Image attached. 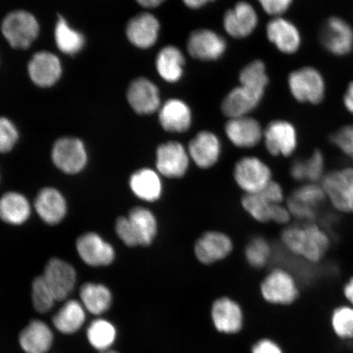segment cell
<instances>
[{"label":"cell","mask_w":353,"mask_h":353,"mask_svg":"<svg viewBox=\"0 0 353 353\" xmlns=\"http://www.w3.org/2000/svg\"><path fill=\"white\" fill-rule=\"evenodd\" d=\"M290 198L308 208L316 210L317 205H319L326 196L323 188L320 185L309 183L295 190Z\"/></svg>","instance_id":"40"},{"label":"cell","mask_w":353,"mask_h":353,"mask_svg":"<svg viewBox=\"0 0 353 353\" xmlns=\"http://www.w3.org/2000/svg\"><path fill=\"white\" fill-rule=\"evenodd\" d=\"M86 319L85 308L76 299L69 300L52 319L55 328L63 334H72L81 330Z\"/></svg>","instance_id":"30"},{"label":"cell","mask_w":353,"mask_h":353,"mask_svg":"<svg viewBox=\"0 0 353 353\" xmlns=\"http://www.w3.org/2000/svg\"><path fill=\"white\" fill-rule=\"evenodd\" d=\"M305 178L309 183H316L324 178L325 159L319 150H316L311 157L303 161Z\"/></svg>","instance_id":"41"},{"label":"cell","mask_w":353,"mask_h":353,"mask_svg":"<svg viewBox=\"0 0 353 353\" xmlns=\"http://www.w3.org/2000/svg\"><path fill=\"white\" fill-rule=\"evenodd\" d=\"M329 321L331 331L339 341H353V307L348 304L335 307Z\"/></svg>","instance_id":"33"},{"label":"cell","mask_w":353,"mask_h":353,"mask_svg":"<svg viewBox=\"0 0 353 353\" xmlns=\"http://www.w3.org/2000/svg\"><path fill=\"white\" fill-rule=\"evenodd\" d=\"M132 230L135 232L139 246L148 247L152 244L158 235L159 224L157 216L144 206H136L129 211Z\"/></svg>","instance_id":"28"},{"label":"cell","mask_w":353,"mask_h":353,"mask_svg":"<svg viewBox=\"0 0 353 353\" xmlns=\"http://www.w3.org/2000/svg\"><path fill=\"white\" fill-rule=\"evenodd\" d=\"M251 353H284L282 347L270 339H260L251 350Z\"/></svg>","instance_id":"47"},{"label":"cell","mask_w":353,"mask_h":353,"mask_svg":"<svg viewBox=\"0 0 353 353\" xmlns=\"http://www.w3.org/2000/svg\"><path fill=\"white\" fill-rule=\"evenodd\" d=\"M330 139L353 162V123L342 127L331 136Z\"/></svg>","instance_id":"43"},{"label":"cell","mask_w":353,"mask_h":353,"mask_svg":"<svg viewBox=\"0 0 353 353\" xmlns=\"http://www.w3.org/2000/svg\"><path fill=\"white\" fill-rule=\"evenodd\" d=\"M79 295L83 306L92 314H103L112 306V294L103 284L88 282L81 286Z\"/></svg>","instance_id":"31"},{"label":"cell","mask_w":353,"mask_h":353,"mask_svg":"<svg viewBox=\"0 0 353 353\" xmlns=\"http://www.w3.org/2000/svg\"><path fill=\"white\" fill-rule=\"evenodd\" d=\"M183 1L188 8L196 10L214 0H183Z\"/></svg>","instance_id":"51"},{"label":"cell","mask_w":353,"mask_h":353,"mask_svg":"<svg viewBox=\"0 0 353 353\" xmlns=\"http://www.w3.org/2000/svg\"><path fill=\"white\" fill-rule=\"evenodd\" d=\"M131 192L139 200L154 203L160 200L164 192L162 176L156 169L142 168L130 176Z\"/></svg>","instance_id":"19"},{"label":"cell","mask_w":353,"mask_h":353,"mask_svg":"<svg viewBox=\"0 0 353 353\" xmlns=\"http://www.w3.org/2000/svg\"><path fill=\"white\" fill-rule=\"evenodd\" d=\"M19 137L16 126L7 118L0 117V153L12 151Z\"/></svg>","instance_id":"42"},{"label":"cell","mask_w":353,"mask_h":353,"mask_svg":"<svg viewBox=\"0 0 353 353\" xmlns=\"http://www.w3.org/2000/svg\"><path fill=\"white\" fill-rule=\"evenodd\" d=\"M225 134L229 141L239 148H254L263 139L260 123L247 116L229 119L225 125Z\"/></svg>","instance_id":"16"},{"label":"cell","mask_w":353,"mask_h":353,"mask_svg":"<svg viewBox=\"0 0 353 353\" xmlns=\"http://www.w3.org/2000/svg\"><path fill=\"white\" fill-rule=\"evenodd\" d=\"M42 276L57 301H63L69 296L77 280L76 269L59 258H52L47 263Z\"/></svg>","instance_id":"11"},{"label":"cell","mask_w":353,"mask_h":353,"mask_svg":"<svg viewBox=\"0 0 353 353\" xmlns=\"http://www.w3.org/2000/svg\"><path fill=\"white\" fill-rule=\"evenodd\" d=\"M260 193L272 204H283L285 200L284 190L281 185L275 180H272Z\"/></svg>","instance_id":"46"},{"label":"cell","mask_w":353,"mask_h":353,"mask_svg":"<svg viewBox=\"0 0 353 353\" xmlns=\"http://www.w3.org/2000/svg\"><path fill=\"white\" fill-rule=\"evenodd\" d=\"M233 179L244 194H255L272 182V171L257 157H243L234 165Z\"/></svg>","instance_id":"2"},{"label":"cell","mask_w":353,"mask_h":353,"mask_svg":"<svg viewBox=\"0 0 353 353\" xmlns=\"http://www.w3.org/2000/svg\"><path fill=\"white\" fill-rule=\"evenodd\" d=\"M259 2L268 14L277 17L289 10L293 0H259Z\"/></svg>","instance_id":"45"},{"label":"cell","mask_w":353,"mask_h":353,"mask_svg":"<svg viewBox=\"0 0 353 353\" xmlns=\"http://www.w3.org/2000/svg\"><path fill=\"white\" fill-rule=\"evenodd\" d=\"M188 152L192 163L201 170H210L218 164L222 144L219 137L210 131H201L190 141Z\"/></svg>","instance_id":"14"},{"label":"cell","mask_w":353,"mask_h":353,"mask_svg":"<svg viewBox=\"0 0 353 353\" xmlns=\"http://www.w3.org/2000/svg\"><path fill=\"white\" fill-rule=\"evenodd\" d=\"M192 112L182 100L170 99L162 105L159 121L163 129L174 134L187 132L192 125Z\"/></svg>","instance_id":"25"},{"label":"cell","mask_w":353,"mask_h":353,"mask_svg":"<svg viewBox=\"0 0 353 353\" xmlns=\"http://www.w3.org/2000/svg\"><path fill=\"white\" fill-rule=\"evenodd\" d=\"M127 99L131 108L140 114H152L161 107L158 88L145 78H139L131 83Z\"/></svg>","instance_id":"20"},{"label":"cell","mask_w":353,"mask_h":353,"mask_svg":"<svg viewBox=\"0 0 353 353\" xmlns=\"http://www.w3.org/2000/svg\"><path fill=\"white\" fill-rule=\"evenodd\" d=\"M52 160L57 169L66 174L81 173L88 163L85 145L77 138L60 139L52 148Z\"/></svg>","instance_id":"8"},{"label":"cell","mask_w":353,"mask_h":353,"mask_svg":"<svg viewBox=\"0 0 353 353\" xmlns=\"http://www.w3.org/2000/svg\"><path fill=\"white\" fill-rule=\"evenodd\" d=\"M267 35L269 41L286 54H295L301 44V37L296 26L280 17L269 21Z\"/></svg>","instance_id":"24"},{"label":"cell","mask_w":353,"mask_h":353,"mask_svg":"<svg viewBox=\"0 0 353 353\" xmlns=\"http://www.w3.org/2000/svg\"><path fill=\"white\" fill-rule=\"evenodd\" d=\"M1 30L12 47L26 50L37 38L39 26L32 14L19 10L10 13L3 19Z\"/></svg>","instance_id":"7"},{"label":"cell","mask_w":353,"mask_h":353,"mask_svg":"<svg viewBox=\"0 0 353 353\" xmlns=\"http://www.w3.org/2000/svg\"><path fill=\"white\" fill-rule=\"evenodd\" d=\"M343 294L348 305L353 307V276H352L350 279L346 282V284L344 285Z\"/></svg>","instance_id":"50"},{"label":"cell","mask_w":353,"mask_h":353,"mask_svg":"<svg viewBox=\"0 0 353 353\" xmlns=\"http://www.w3.org/2000/svg\"><path fill=\"white\" fill-rule=\"evenodd\" d=\"M281 242L290 252L311 263L320 262L330 245L327 233L314 223L285 228Z\"/></svg>","instance_id":"1"},{"label":"cell","mask_w":353,"mask_h":353,"mask_svg":"<svg viewBox=\"0 0 353 353\" xmlns=\"http://www.w3.org/2000/svg\"><path fill=\"white\" fill-rule=\"evenodd\" d=\"M234 244L228 234L208 231L202 234L194 245V254L199 262L206 266L223 261L232 253Z\"/></svg>","instance_id":"9"},{"label":"cell","mask_w":353,"mask_h":353,"mask_svg":"<svg viewBox=\"0 0 353 353\" xmlns=\"http://www.w3.org/2000/svg\"><path fill=\"white\" fill-rule=\"evenodd\" d=\"M117 329L108 320L97 319L92 322L87 330L88 341L95 350H109L117 339Z\"/></svg>","instance_id":"35"},{"label":"cell","mask_w":353,"mask_h":353,"mask_svg":"<svg viewBox=\"0 0 353 353\" xmlns=\"http://www.w3.org/2000/svg\"><path fill=\"white\" fill-rule=\"evenodd\" d=\"M76 245L79 258L88 266H108L116 258L114 247L96 232L82 234Z\"/></svg>","instance_id":"13"},{"label":"cell","mask_w":353,"mask_h":353,"mask_svg":"<svg viewBox=\"0 0 353 353\" xmlns=\"http://www.w3.org/2000/svg\"><path fill=\"white\" fill-rule=\"evenodd\" d=\"M160 22L151 13L143 12L132 17L127 25L126 34L134 46L149 48L157 41Z\"/></svg>","instance_id":"21"},{"label":"cell","mask_w":353,"mask_h":353,"mask_svg":"<svg viewBox=\"0 0 353 353\" xmlns=\"http://www.w3.org/2000/svg\"><path fill=\"white\" fill-rule=\"evenodd\" d=\"M34 209L43 223L54 226L65 219L68 213V203L59 190L44 188L35 198Z\"/></svg>","instance_id":"18"},{"label":"cell","mask_w":353,"mask_h":353,"mask_svg":"<svg viewBox=\"0 0 353 353\" xmlns=\"http://www.w3.org/2000/svg\"><path fill=\"white\" fill-rule=\"evenodd\" d=\"M241 85L263 95L268 83L266 68L262 61H254L243 68L240 74Z\"/></svg>","instance_id":"38"},{"label":"cell","mask_w":353,"mask_h":353,"mask_svg":"<svg viewBox=\"0 0 353 353\" xmlns=\"http://www.w3.org/2000/svg\"><path fill=\"white\" fill-rule=\"evenodd\" d=\"M136 1L138 2L141 6L145 8H156L161 6L163 2H165V0H136Z\"/></svg>","instance_id":"52"},{"label":"cell","mask_w":353,"mask_h":353,"mask_svg":"<svg viewBox=\"0 0 353 353\" xmlns=\"http://www.w3.org/2000/svg\"><path fill=\"white\" fill-rule=\"evenodd\" d=\"M55 41L57 48L65 54L73 55L85 46V37L81 33L70 28L63 17H59L55 28Z\"/></svg>","instance_id":"34"},{"label":"cell","mask_w":353,"mask_h":353,"mask_svg":"<svg viewBox=\"0 0 353 353\" xmlns=\"http://www.w3.org/2000/svg\"><path fill=\"white\" fill-rule=\"evenodd\" d=\"M32 214V205L28 199L17 192H8L0 198V219L3 222L20 226Z\"/></svg>","instance_id":"29"},{"label":"cell","mask_w":353,"mask_h":353,"mask_svg":"<svg viewBox=\"0 0 353 353\" xmlns=\"http://www.w3.org/2000/svg\"><path fill=\"white\" fill-rule=\"evenodd\" d=\"M211 319L216 330L223 334L240 332L244 313L240 304L229 297H221L212 304Z\"/></svg>","instance_id":"15"},{"label":"cell","mask_w":353,"mask_h":353,"mask_svg":"<svg viewBox=\"0 0 353 353\" xmlns=\"http://www.w3.org/2000/svg\"><path fill=\"white\" fill-rule=\"evenodd\" d=\"M263 94L245 86L234 88L224 99L222 110L228 118L247 116L254 109L263 99Z\"/></svg>","instance_id":"27"},{"label":"cell","mask_w":353,"mask_h":353,"mask_svg":"<svg viewBox=\"0 0 353 353\" xmlns=\"http://www.w3.org/2000/svg\"><path fill=\"white\" fill-rule=\"evenodd\" d=\"M272 247L263 236L252 238L245 248V258L250 267L263 268L270 261Z\"/></svg>","instance_id":"37"},{"label":"cell","mask_w":353,"mask_h":353,"mask_svg":"<svg viewBox=\"0 0 353 353\" xmlns=\"http://www.w3.org/2000/svg\"><path fill=\"white\" fill-rule=\"evenodd\" d=\"M260 291L265 301L273 305L289 306L297 301L299 290L296 281L284 268L272 269L263 278Z\"/></svg>","instance_id":"3"},{"label":"cell","mask_w":353,"mask_h":353,"mask_svg":"<svg viewBox=\"0 0 353 353\" xmlns=\"http://www.w3.org/2000/svg\"><path fill=\"white\" fill-rule=\"evenodd\" d=\"M191 159L188 148L176 141L159 145L156 152V170L162 178L183 179L188 174Z\"/></svg>","instance_id":"6"},{"label":"cell","mask_w":353,"mask_h":353,"mask_svg":"<svg viewBox=\"0 0 353 353\" xmlns=\"http://www.w3.org/2000/svg\"><path fill=\"white\" fill-rule=\"evenodd\" d=\"M320 41L330 54L345 56L353 50V29L341 17H331L321 26Z\"/></svg>","instance_id":"10"},{"label":"cell","mask_w":353,"mask_h":353,"mask_svg":"<svg viewBox=\"0 0 353 353\" xmlns=\"http://www.w3.org/2000/svg\"><path fill=\"white\" fill-rule=\"evenodd\" d=\"M184 56L178 48L166 46L157 57V69L163 79L169 83L179 81L183 77Z\"/></svg>","instance_id":"32"},{"label":"cell","mask_w":353,"mask_h":353,"mask_svg":"<svg viewBox=\"0 0 353 353\" xmlns=\"http://www.w3.org/2000/svg\"><path fill=\"white\" fill-rule=\"evenodd\" d=\"M344 107L353 114V81L347 85L343 96Z\"/></svg>","instance_id":"49"},{"label":"cell","mask_w":353,"mask_h":353,"mask_svg":"<svg viewBox=\"0 0 353 353\" xmlns=\"http://www.w3.org/2000/svg\"><path fill=\"white\" fill-rule=\"evenodd\" d=\"M54 334L50 326L41 320H33L21 330L20 345L26 353H47L50 351Z\"/></svg>","instance_id":"26"},{"label":"cell","mask_w":353,"mask_h":353,"mask_svg":"<svg viewBox=\"0 0 353 353\" xmlns=\"http://www.w3.org/2000/svg\"><path fill=\"white\" fill-rule=\"evenodd\" d=\"M101 353H119V352H117L116 351L108 350V351L101 352Z\"/></svg>","instance_id":"53"},{"label":"cell","mask_w":353,"mask_h":353,"mask_svg":"<svg viewBox=\"0 0 353 353\" xmlns=\"http://www.w3.org/2000/svg\"><path fill=\"white\" fill-rule=\"evenodd\" d=\"M263 140L268 152L272 156L289 157L297 148V131L288 121H274L263 131Z\"/></svg>","instance_id":"12"},{"label":"cell","mask_w":353,"mask_h":353,"mask_svg":"<svg viewBox=\"0 0 353 353\" xmlns=\"http://www.w3.org/2000/svg\"><path fill=\"white\" fill-rule=\"evenodd\" d=\"M226 42L210 30H195L188 41V51L195 59L202 61L217 60L226 50Z\"/></svg>","instance_id":"17"},{"label":"cell","mask_w":353,"mask_h":353,"mask_svg":"<svg viewBox=\"0 0 353 353\" xmlns=\"http://www.w3.org/2000/svg\"><path fill=\"white\" fill-rule=\"evenodd\" d=\"M321 187L335 210L353 214V167L330 172L322 179Z\"/></svg>","instance_id":"5"},{"label":"cell","mask_w":353,"mask_h":353,"mask_svg":"<svg viewBox=\"0 0 353 353\" xmlns=\"http://www.w3.org/2000/svg\"><path fill=\"white\" fill-rule=\"evenodd\" d=\"M59 57L50 52L35 54L28 65L30 79L39 87H50L59 81L61 74Z\"/></svg>","instance_id":"22"},{"label":"cell","mask_w":353,"mask_h":353,"mask_svg":"<svg viewBox=\"0 0 353 353\" xmlns=\"http://www.w3.org/2000/svg\"><path fill=\"white\" fill-rule=\"evenodd\" d=\"M288 83L291 94L300 103L319 104L325 99L324 78L311 66L294 70L290 74Z\"/></svg>","instance_id":"4"},{"label":"cell","mask_w":353,"mask_h":353,"mask_svg":"<svg viewBox=\"0 0 353 353\" xmlns=\"http://www.w3.org/2000/svg\"><path fill=\"white\" fill-rule=\"evenodd\" d=\"M290 175L296 181L306 180L303 161H296L293 163L290 167Z\"/></svg>","instance_id":"48"},{"label":"cell","mask_w":353,"mask_h":353,"mask_svg":"<svg viewBox=\"0 0 353 353\" xmlns=\"http://www.w3.org/2000/svg\"><path fill=\"white\" fill-rule=\"evenodd\" d=\"M32 297L34 308L39 313L50 312L57 302L42 275L35 277L32 282Z\"/></svg>","instance_id":"39"},{"label":"cell","mask_w":353,"mask_h":353,"mask_svg":"<svg viewBox=\"0 0 353 353\" xmlns=\"http://www.w3.org/2000/svg\"><path fill=\"white\" fill-rule=\"evenodd\" d=\"M258 24L257 12L252 6L239 2L228 10L223 19L226 32L234 38H244L252 33Z\"/></svg>","instance_id":"23"},{"label":"cell","mask_w":353,"mask_h":353,"mask_svg":"<svg viewBox=\"0 0 353 353\" xmlns=\"http://www.w3.org/2000/svg\"><path fill=\"white\" fill-rule=\"evenodd\" d=\"M114 230H116L117 236L128 247L139 246L138 238H137L135 232L132 230L131 223L127 215L121 216V217L117 219Z\"/></svg>","instance_id":"44"},{"label":"cell","mask_w":353,"mask_h":353,"mask_svg":"<svg viewBox=\"0 0 353 353\" xmlns=\"http://www.w3.org/2000/svg\"><path fill=\"white\" fill-rule=\"evenodd\" d=\"M241 205L246 213L258 223L272 222V210L275 205L269 202L261 193L244 194L241 198Z\"/></svg>","instance_id":"36"}]
</instances>
